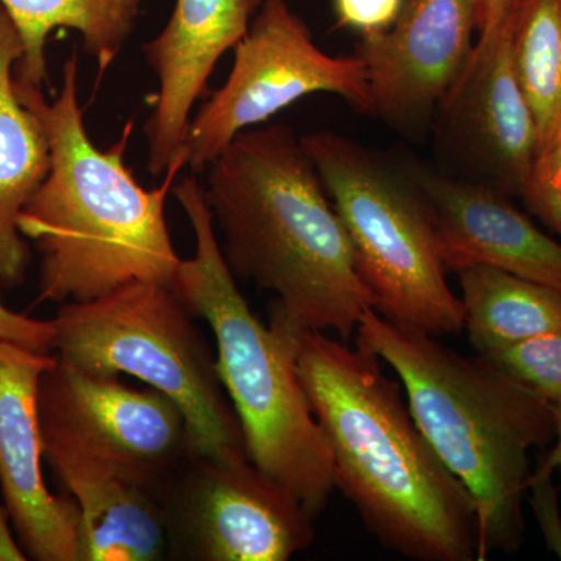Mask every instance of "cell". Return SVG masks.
<instances>
[{
    "label": "cell",
    "instance_id": "6da1fadb",
    "mask_svg": "<svg viewBox=\"0 0 561 561\" xmlns=\"http://www.w3.org/2000/svg\"><path fill=\"white\" fill-rule=\"evenodd\" d=\"M379 360L327 332L298 334V378L330 446L334 489L389 551L420 561H479L474 501Z\"/></svg>",
    "mask_w": 561,
    "mask_h": 561
},
{
    "label": "cell",
    "instance_id": "7a4b0ae2",
    "mask_svg": "<svg viewBox=\"0 0 561 561\" xmlns=\"http://www.w3.org/2000/svg\"><path fill=\"white\" fill-rule=\"evenodd\" d=\"M221 253L236 278L276 294L272 316L348 342L368 309L341 217L289 125L239 133L205 171Z\"/></svg>",
    "mask_w": 561,
    "mask_h": 561
},
{
    "label": "cell",
    "instance_id": "3957f363",
    "mask_svg": "<svg viewBox=\"0 0 561 561\" xmlns=\"http://www.w3.org/2000/svg\"><path fill=\"white\" fill-rule=\"evenodd\" d=\"M61 88L14 79L20 101L38 117L50 146V171L22 209L18 227L35 243L39 300L87 302L139 280L172 283L181 257L169 234L165 201L183 164L146 190L125 164L131 122L110 149L94 146L79 101V55L62 65Z\"/></svg>",
    "mask_w": 561,
    "mask_h": 561
},
{
    "label": "cell",
    "instance_id": "277c9868",
    "mask_svg": "<svg viewBox=\"0 0 561 561\" xmlns=\"http://www.w3.org/2000/svg\"><path fill=\"white\" fill-rule=\"evenodd\" d=\"M356 345L400 376L413 419L474 501L479 561L513 552L524 534L529 453L553 440V405L481 356L465 357L437 337L368 309Z\"/></svg>",
    "mask_w": 561,
    "mask_h": 561
},
{
    "label": "cell",
    "instance_id": "5b68a950",
    "mask_svg": "<svg viewBox=\"0 0 561 561\" xmlns=\"http://www.w3.org/2000/svg\"><path fill=\"white\" fill-rule=\"evenodd\" d=\"M172 194L190 220L195 250L180 261L171 284L213 331L217 371L247 457L316 519L330 502L334 476L330 446L298 378V334L273 316L265 327L251 311L221 253L203 183L186 176Z\"/></svg>",
    "mask_w": 561,
    "mask_h": 561
},
{
    "label": "cell",
    "instance_id": "8992f818",
    "mask_svg": "<svg viewBox=\"0 0 561 561\" xmlns=\"http://www.w3.org/2000/svg\"><path fill=\"white\" fill-rule=\"evenodd\" d=\"M194 319L172 284L139 280L98 300L65 302L51 320L54 354L171 398L186 420L190 459H241V424Z\"/></svg>",
    "mask_w": 561,
    "mask_h": 561
},
{
    "label": "cell",
    "instance_id": "52a82bcc",
    "mask_svg": "<svg viewBox=\"0 0 561 561\" xmlns=\"http://www.w3.org/2000/svg\"><path fill=\"white\" fill-rule=\"evenodd\" d=\"M375 311L434 337L463 330V305L446 283L430 206L408 168L332 131L301 136Z\"/></svg>",
    "mask_w": 561,
    "mask_h": 561
},
{
    "label": "cell",
    "instance_id": "ba28073f",
    "mask_svg": "<svg viewBox=\"0 0 561 561\" xmlns=\"http://www.w3.org/2000/svg\"><path fill=\"white\" fill-rule=\"evenodd\" d=\"M232 51L230 76L208 94L187 127L183 154L194 173H205L239 133L265 124L306 95H341L373 116L364 62L356 55L334 57L321 50L286 0H261L249 32Z\"/></svg>",
    "mask_w": 561,
    "mask_h": 561
},
{
    "label": "cell",
    "instance_id": "9c48e42d",
    "mask_svg": "<svg viewBox=\"0 0 561 561\" xmlns=\"http://www.w3.org/2000/svg\"><path fill=\"white\" fill-rule=\"evenodd\" d=\"M39 420L43 430L161 479L190 454L186 420L171 398L57 356L41 378Z\"/></svg>",
    "mask_w": 561,
    "mask_h": 561
},
{
    "label": "cell",
    "instance_id": "30bf717a",
    "mask_svg": "<svg viewBox=\"0 0 561 561\" xmlns=\"http://www.w3.org/2000/svg\"><path fill=\"white\" fill-rule=\"evenodd\" d=\"M187 463L181 519L194 559L287 561L312 545V516L249 457Z\"/></svg>",
    "mask_w": 561,
    "mask_h": 561
},
{
    "label": "cell",
    "instance_id": "8fae6325",
    "mask_svg": "<svg viewBox=\"0 0 561 561\" xmlns=\"http://www.w3.org/2000/svg\"><path fill=\"white\" fill-rule=\"evenodd\" d=\"M54 364V353L0 339V490L27 559L81 561L79 507L43 476L39 383Z\"/></svg>",
    "mask_w": 561,
    "mask_h": 561
},
{
    "label": "cell",
    "instance_id": "7c38bea8",
    "mask_svg": "<svg viewBox=\"0 0 561 561\" xmlns=\"http://www.w3.org/2000/svg\"><path fill=\"white\" fill-rule=\"evenodd\" d=\"M474 0H404L386 32L360 36L373 116L416 127L437 113L467 69L476 41Z\"/></svg>",
    "mask_w": 561,
    "mask_h": 561
},
{
    "label": "cell",
    "instance_id": "4fadbf2b",
    "mask_svg": "<svg viewBox=\"0 0 561 561\" xmlns=\"http://www.w3.org/2000/svg\"><path fill=\"white\" fill-rule=\"evenodd\" d=\"M41 432L44 459L80 511L81 561L164 559L171 534L164 479L58 432Z\"/></svg>",
    "mask_w": 561,
    "mask_h": 561
},
{
    "label": "cell",
    "instance_id": "5bb4252c",
    "mask_svg": "<svg viewBox=\"0 0 561 561\" xmlns=\"http://www.w3.org/2000/svg\"><path fill=\"white\" fill-rule=\"evenodd\" d=\"M260 5L261 0H176L160 35L144 44V57L158 80L153 110L144 125L151 175H165L184 161L192 110L209 94L217 62L249 32Z\"/></svg>",
    "mask_w": 561,
    "mask_h": 561
},
{
    "label": "cell",
    "instance_id": "9a60e30c",
    "mask_svg": "<svg viewBox=\"0 0 561 561\" xmlns=\"http://www.w3.org/2000/svg\"><path fill=\"white\" fill-rule=\"evenodd\" d=\"M408 169L430 206L446 272L486 265L561 291V242L541 231L507 195L482 181Z\"/></svg>",
    "mask_w": 561,
    "mask_h": 561
},
{
    "label": "cell",
    "instance_id": "2e32d148",
    "mask_svg": "<svg viewBox=\"0 0 561 561\" xmlns=\"http://www.w3.org/2000/svg\"><path fill=\"white\" fill-rule=\"evenodd\" d=\"M437 111L454 142L489 176L485 184L522 195L538 153V133L516 76L513 35L489 47L474 46Z\"/></svg>",
    "mask_w": 561,
    "mask_h": 561
},
{
    "label": "cell",
    "instance_id": "e0dca14e",
    "mask_svg": "<svg viewBox=\"0 0 561 561\" xmlns=\"http://www.w3.org/2000/svg\"><path fill=\"white\" fill-rule=\"evenodd\" d=\"M22 41L0 3V287L25 279L31 249L18 220L50 171V146L38 117L18 98L14 66Z\"/></svg>",
    "mask_w": 561,
    "mask_h": 561
},
{
    "label": "cell",
    "instance_id": "ac0fdd59",
    "mask_svg": "<svg viewBox=\"0 0 561 561\" xmlns=\"http://www.w3.org/2000/svg\"><path fill=\"white\" fill-rule=\"evenodd\" d=\"M22 41L14 79L44 88L50 83L47 41L60 28L76 31L83 50L99 65V77L119 57L136 13L124 0H0Z\"/></svg>",
    "mask_w": 561,
    "mask_h": 561
},
{
    "label": "cell",
    "instance_id": "d6986e66",
    "mask_svg": "<svg viewBox=\"0 0 561 561\" xmlns=\"http://www.w3.org/2000/svg\"><path fill=\"white\" fill-rule=\"evenodd\" d=\"M456 273L463 330L476 353L485 354L561 327V291L486 265Z\"/></svg>",
    "mask_w": 561,
    "mask_h": 561
},
{
    "label": "cell",
    "instance_id": "ffe728a7",
    "mask_svg": "<svg viewBox=\"0 0 561 561\" xmlns=\"http://www.w3.org/2000/svg\"><path fill=\"white\" fill-rule=\"evenodd\" d=\"M513 60L540 151L561 138V0L524 2L513 31Z\"/></svg>",
    "mask_w": 561,
    "mask_h": 561
},
{
    "label": "cell",
    "instance_id": "44dd1931",
    "mask_svg": "<svg viewBox=\"0 0 561 561\" xmlns=\"http://www.w3.org/2000/svg\"><path fill=\"white\" fill-rule=\"evenodd\" d=\"M478 356L551 404H561V327Z\"/></svg>",
    "mask_w": 561,
    "mask_h": 561
},
{
    "label": "cell",
    "instance_id": "7402d4cb",
    "mask_svg": "<svg viewBox=\"0 0 561 561\" xmlns=\"http://www.w3.org/2000/svg\"><path fill=\"white\" fill-rule=\"evenodd\" d=\"M522 197L561 242V138L538 151Z\"/></svg>",
    "mask_w": 561,
    "mask_h": 561
},
{
    "label": "cell",
    "instance_id": "603a6c76",
    "mask_svg": "<svg viewBox=\"0 0 561 561\" xmlns=\"http://www.w3.org/2000/svg\"><path fill=\"white\" fill-rule=\"evenodd\" d=\"M404 0H332L337 27L360 36L386 32L397 21Z\"/></svg>",
    "mask_w": 561,
    "mask_h": 561
},
{
    "label": "cell",
    "instance_id": "cb8c5ba5",
    "mask_svg": "<svg viewBox=\"0 0 561 561\" xmlns=\"http://www.w3.org/2000/svg\"><path fill=\"white\" fill-rule=\"evenodd\" d=\"M524 2L526 0H474L476 46L489 47L513 35Z\"/></svg>",
    "mask_w": 561,
    "mask_h": 561
},
{
    "label": "cell",
    "instance_id": "d4e9b609",
    "mask_svg": "<svg viewBox=\"0 0 561 561\" xmlns=\"http://www.w3.org/2000/svg\"><path fill=\"white\" fill-rule=\"evenodd\" d=\"M0 339L39 353H54V323L51 320H36L25 313L11 311L0 300Z\"/></svg>",
    "mask_w": 561,
    "mask_h": 561
},
{
    "label": "cell",
    "instance_id": "484cf974",
    "mask_svg": "<svg viewBox=\"0 0 561 561\" xmlns=\"http://www.w3.org/2000/svg\"><path fill=\"white\" fill-rule=\"evenodd\" d=\"M22 560H27V556H25L20 542L11 534L9 515H7L5 507H0V561Z\"/></svg>",
    "mask_w": 561,
    "mask_h": 561
},
{
    "label": "cell",
    "instance_id": "4316f807",
    "mask_svg": "<svg viewBox=\"0 0 561 561\" xmlns=\"http://www.w3.org/2000/svg\"><path fill=\"white\" fill-rule=\"evenodd\" d=\"M553 405V421H556V434H553V442L556 445L552 446L551 451L542 460L545 467L551 468V470L561 471V404Z\"/></svg>",
    "mask_w": 561,
    "mask_h": 561
},
{
    "label": "cell",
    "instance_id": "83f0119b",
    "mask_svg": "<svg viewBox=\"0 0 561 561\" xmlns=\"http://www.w3.org/2000/svg\"><path fill=\"white\" fill-rule=\"evenodd\" d=\"M125 3H127L128 7H130L131 10H135L136 13L139 11V5L142 0H124Z\"/></svg>",
    "mask_w": 561,
    "mask_h": 561
}]
</instances>
